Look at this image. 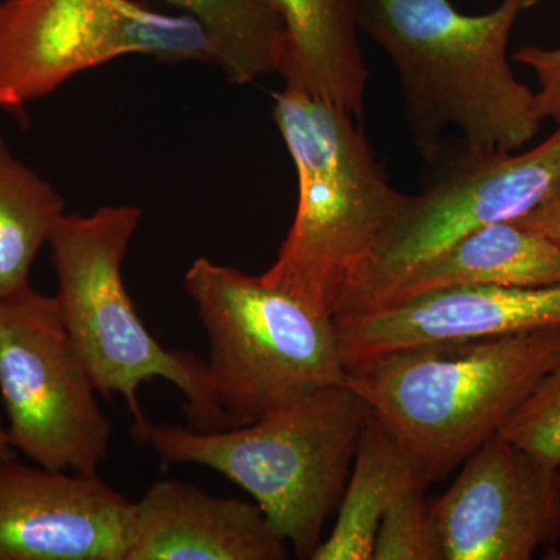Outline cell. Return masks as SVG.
I'll return each instance as SVG.
<instances>
[{
    "instance_id": "1",
    "label": "cell",
    "mask_w": 560,
    "mask_h": 560,
    "mask_svg": "<svg viewBox=\"0 0 560 560\" xmlns=\"http://www.w3.org/2000/svg\"><path fill=\"white\" fill-rule=\"evenodd\" d=\"M533 0L464 14L451 0H359V27L394 62L412 142L429 161L447 125L478 149L515 151L539 131L536 92L512 73L508 40Z\"/></svg>"
},
{
    "instance_id": "2",
    "label": "cell",
    "mask_w": 560,
    "mask_h": 560,
    "mask_svg": "<svg viewBox=\"0 0 560 560\" xmlns=\"http://www.w3.org/2000/svg\"><path fill=\"white\" fill-rule=\"evenodd\" d=\"M560 360V329L425 342L348 368L427 482L444 480L503 429Z\"/></svg>"
},
{
    "instance_id": "3",
    "label": "cell",
    "mask_w": 560,
    "mask_h": 560,
    "mask_svg": "<svg viewBox=\"0 0 560 560\" xmlns=\"http://www.w3.org/2000/svg\"><path fill=\"white\" fill-rule=\"evenodd\" d=\"M372 416L370 404L342 383L246 425L201 431L147 420L132 427V438L150 445L164 466L197 464L241 486L294 555L312 560Z\"/></svg>"
},
{
    "instance_id": "4",
    "label": "cell",
    "mask_w": 560,
    "mask_h": 560,
    "mask_svg": "<svg viewBox=\"0 0 560 560\" xmlns=\"http://www.w3.org/2000/svg\"><path fill=\"white\" fill-rule=\"evenodd\" d=\"M272 117L294 162L300 197L278 259L260 279L331 316L350 271L404 194L390 186L355 117L341 106L283 88L272 95Z\"/></svg>"
},
{
    "instance_id": "5",
    "label": "cell",
    "mask_w": 560,
    "mask_h": 560,
    "mask_svg": "<svg viewBox=\"0 0 560 560\" xmlns=\"http://www.w3.org/2000/svg\"><path fill=\"white\" fill-rule=\"evenodd\" d=\"M140 219L138 206L119 205L103 206L91 215L65 213L55 224L47 245L66 329L98 394L121 397L135 429L149 420L140 408V386L162 378L186 397L184 412L190 429L224 430L206 361L194 352L162 348L125 285L124 261Z\"/></svg>"
},
{
    "instance_id": "6",
    "label": "cell",
    "mask_w": 560,
    "mask_h": 560,
    "mask_svg": "<svg viewBox=\"0 0 560 560\" xmlns=\"http://www.w3.org/2000/svg\"><path fill=\"white\" fill-rule=\"evenodd\" d=\"M184 289L208 335L210 390L226 429L346 383L334 316L208 257L190 265Z\"/></svg>"
},
{
    "instance_id": "7",
    "label": "cell",
    "mask_w": 560,
    "mask_h": 560,
    "mask_svg": "<svg viewBox=\"0 0 560 560\" xmlns=\"http://www.w3.org/2000/svg\"><path fill=\"white\" fill-rule=\"evenodd\" d=\"M425 189L404 195L377 242L350 271L335 301V323L385 307L410 272L470 232L526 215L560 194V125L536 149H478L442 142Z\"/></svg>"
},
{
    "instance_id": "8",
    "label": "cell",
    "mask_w": 560,
    "mask_h": 560,
    "mask_svg": "<svg viewBox=\"0 0 560 560\" xmlns=\"http://www.w3.org/2000/svg\"><path fill=\"white\" fill-rule=\"evenodd\" d=\"M57 298L32 287L0 301V397L14 451L51 470L94 474L113 425Z\"/></svg>"
},
{
    "instance_id": "9",
    "label": "cell",
    "mask_w": 560,
    "mask_h": 560,
    "mask_svg": "<svg viewBox=\"0 0 560 560\" xmlns=\"http://www.w3.org/2000/svg\"><path fill=\"white\" fill-rule=\"evenodd\" d=\"M127 55L215 62L201 25L136 0L0 2V109L22 113L77 73Z\"/></svg>"
},
{
    "instance_id": "10",
    "label": "cell",
    "mask_w": 560,
    "mask_h": 560,
    "mask_svg": "<svg viewBox=\"0 0 560 560\" xmlns=\"http://www.w3.org/2000/svg\"><path fill=\"white\" fill-rule=\"evenodd\" d=\"M445 560H529L560 540V467L493 434L431 503Z\"/></svg>"
},
{
    "instance_id": "11",
    "label": "cell",
    "mask_w": 560,
    "mask_h": 560,
    "mask_svg": "<svg viewBox=\"0 0 560 560\" xmlns=\"http://www.w3.org/2000/svg\"><path fill=\"white\" fill-rule=\"evenodd\" d=\"M131 522L98 471L0 460V560H125Z\"/></svg>"
},
{
    "instance_id": "12",
    "label": "cell",
    "mask_w": 560,
    "mask_h": 560,
    "mask_svg": "<svg viewBox=\"0 0 560 560\" xmlns=\"http://www.w3.org/2000/svg\"><path fill=\"white\" fill-rule=\"evenodd\" d=\"M337 324L346 370L393 350L560 329V283L425 291Z\"/></svg>"
},
{
    "instance_id": "13",
    "label": "cell",
    "mask_w": 560,
    "mask_h": 560,
    "mask_svg": "<svg viewBox=\"0 0 560 560\" xmlns=\"http://www.w3.org/2000/svg\"><path fill=\"white\" fill-rule=\"evenodd\" d=\"M289 544L259 504L213 497L190 482H153L132 503L125 560H283Z\"/></svg>"
},
{
    "instance_id": "14",
    "label": "cell",
    "mask_w": 560,
    "mask_h": 560,
    "mask_svg": "<svg viewBox=\"0 0 560 560\" xmlns=\"http://www.w3.org/2000/svg\"><path fill=\"white\" fill-rule=\"evenodd\" d=\"M275 2L287 28L278 72L285 86L342 108H361L368 69L359 40V0Z\"/></svg>"
},
{
    "instance_id": "15",
    "label": "cell",
    "mask_w": 560,
    "mask_h": 560,
    "mask_svg": "<svg viewBox=\"0 0 560 560\" xmlns=\"http://www.w3.org/2000/svg\"><path fill=\"white\" fill-rule=\"evenodd\" d=\"M556 283H560V246L515 221H500L470 232L420 265L401 282L386 305L452 287Z\"/></svg>"
},
{
    "instance_id": "16",
    "label": "cell",
    "mask_w": 560,
    "mask_h": 560,
    "mask_svg": "<svg viewBox=\"0 0 560 560\" xmlns=\"http://www.w3.org/2000/svg\"><path fill=\"white\" fill-rule=\"evenodd\" d=\"M407 460L393 434L372 416L337 508V523L312 560L372 559L383 512Z\"/></svg>"
},
{
    "instance_id": "17",
    "label": "cell",
    "mask_w": 560,
    "mask_h": 560,
    "mask_svg": "<svg viewBox=\"0 0 560 560\" xmlns=\"http://www.w3.org/2000/svg\"><path fill=\"white\" fill-rule=\"evenodd\" d=\"M201 25L234 84L279 72L287 28L275 0H165Z\"/></svg>"
},
{
    "instance_id": "18",
    "label": "cell",
    "mask_w": 560,
    "mask_h": 560,
    "mask_svg": "<svg viewBox=\"0 0 560 560\" xmlns=\"http://www.w3.org/2000/svg\"><path fill=\"white\" fill-rule=\"evenodd\" d=\"M65 208L57 189L0 139V301L31 287L33 261Z\"/></svg>"
},
{
    "instance_id": "19",
    "label": "cell",
    "mask_w": 560,
    "mask_h": 560,
    "mask_svg": "<svg viewBox=\"0 0 560 560\" xmlns=\"http://www.w3.org/2000/svg\"><path fill=\"white\" fill-rule=\"evenodd\" d=\"M429 482L410 459L401 469L383 512L374 560H445L431 503Z\"/></svg>"
},
{
    "instance_id": "20",
    "label": "cell",
    "mask_w": 560,
    "mask_h": 560,
    "mask_svg": "<svg viewBox=\"0 0 560 560\" xmlns=\"http://www.w3.org/2000/svg\"><path fill=\"white\" fill-rule=\"evenodd\" d=\"M499 433L537 458L560 467V360Z\"/></svg>"
},
{
    "instance_id": "21",
    "label": "cell",
    "mask_w": 560,
    "mask_h": 560,
    "mask_svg": "<svg viewBox=\"0 0 560 560\" xmlns=\"http://www.w3.org/2000/svg\"><path fill=\"white\" fill-rule=\"evenodd\" d=\"M539 2L541 0H533V7ZM514 60L528 66L539 79L540 90L536 92V106L540 119H551L560 125V47H522L515 51Z\"/></svg>"
},
{
    "instance_id": "22",
    "label": "cell",
    "mask_w": 560,
    "mask_h": 560,
    "mask_svg": "<svg viewBox=\"0 0 560 560\" xmlns=\"http://www.w3.org/2000/svg\"><path fill=\"white\" fill-rule=\"evenodd\" d=\"M530 231L539 232L560 246V194L545 201L539 208L530 210L521 219L512 220Z\"/></svg>"
},
{
    "instance_id": "23",
    "label": "cell",
    "mask_w": 560,
    "mask_h": 560,
    "mask_svg": "<svg viewBox=\"0 0 560 560\" xmlns=\"http://www.w3.org/2000/svg\"><path fill=\"white\" fill-rule=\"evenodd\" d=\"M14 455H16V451L11 445L9 431H7V427L0 420V460L14 458Z\"/></svg>"
}]
</instances>
